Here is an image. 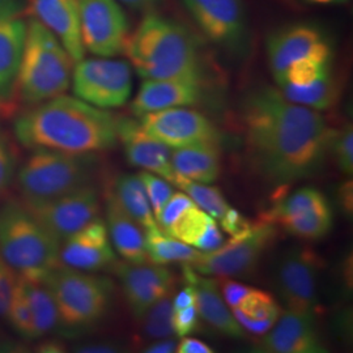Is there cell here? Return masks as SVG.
I'll list each match as a JSON object with an SVG mask.
<instances>
[{"mask_svg":"<svg viewBox=\"0 0 353 353\" xmlns=\"http://www.w3.org/2000/svg\"><path fill=\"white\" fill-rule=\"evenodd\" d=\"M203 34L229 50L243 46L248 21L243 0H182Z\"/></svg>","mask_w":353,"mask_h":353,"instance_id":"obj_13","label":"cell"},{"mask_svg":"<svg viewBox=\"0 0 353 353\" xmlns=\"http://www.w3.org/2000/svg\"><path fill=\"white\" fill-rule=\"evenodd\" d=\"M261 343L263 352L322 353L326 347L316 325V314L285 310Z\"/></svg>","mask_w":353,"mask_h":353,"instance_id":"obj_19","label":"cell"},{"mask_svg":"<svg viewBox=\"0 0 353 353\" xmlns=\"http://www.w3.org/2000/svg\"><path fill=\"white\" fill-rule=\"evenodd\" d=\"M118 3L125 4L128 8L138 12H154L164 0H117Z\"/></svg>","mask_w":353,"mask_h":353,"instance_id":"obj_46","label":"cell"},{"mask_svg":"<svg viewBox=\"0 0 353 353\" xmlns=\"http://www.w3.org/2000/svg\"><path fill=\"white\" fill-rule=\"evenodd\" d=\"M278 88L288 101L316 112H323L332 108L339 97V85L332 75V71L307 85L296 87L284 84L278 85Z\"/></svg>","mask_w":353,"mask_h":353,"instance_id":"obj_31","label":"cell"},{"mask_svg":"<svg viewBox=\"0 0 353 353\" xmlns=\"http://www.w3.org/2000/svg\"><path fill=\"white\" fill-rule=\"evenodd\" d=\"M194 205H196V204L191 201V198L188 194L173 192V195L169 198V201L166 202L164 208L161 210V212L156 219L159 227L161 228L163 230H166L168 228L176 223L181 214H185L189 208Z\"/></svg>","mask_w":353,"mask_h":353,"instance_id":"obj_39","label":"cell"},{"mask_svg":"<svg viewBox=\"0 0 353 353\" xmlns=\"http://www.w3.org/2000/svg\"><path fill=\"white\" fill-rule=\"evenodd\" d=\"M219 223L223 228V230L228 234H230L232 237L245 236L246 233L250 232V229L254 225L249 220H246L237 210H234L232 207H229V210L219 220Z\"/></svg>","mask_w":353,"mask_h":353,"instance_id":"obj_42","label":"cell"},{"mask_svg":"<svg viewBox=\"0 0 353 353\" xmlns=\"http://www.w3.org/2000/svg\"><path fill=\"white\" fill-rule=\"evenodd\" d=\"M26 23L21 17L0 23V113L19 106L17 79L26 45Z\"/></svg>","mask_w":353,"mask_h":353,"instance_id":"obj_22","label":"cell"},{"mask_svg":"<svg viewBox=\"0 0 353 353\" xmlns=\"http://www.w3.org/2000/svg\"><path fill=\"white\" fill-rule=\"evenodd\" d=\"M61 243L24 203L11 201L0 207V258L19 276L42 281L61 265Z\"/></svg>","mask_w":353,"mask_h":353,"instance_id":"obj_4","label":"cell"},{"mask_svg":"<svg viewBox=\"0 0 353 353\" xmlns=\"http://www.w3.org/2000/svg\"><path fill=\"white\" fill-rule=\"evenodd\" d=\"M176 352L178 353H212L214 350L203 343L202 341L183 336L181 341L176 344Z\"/></svg>","mask_w":353,"mask_h":353,"instance_id":"obj_45","label":"cell"},{"mask_svg":"<svg viewBox=\"0 0 353 353\" xmlns=\"http://www.w3.org/2000/svg\"><path fill=\"white\" fill-rule=\"evenodd\" d=\"M13 345L12 343H8V341H4V339H1L0 338V352H11V351H14L13 350Z\"/></svg>","mask_w":353,"mask_h":353,"instance_id":"obj_52","label":"cell"},{"mask_svg":"<svg viewBox=\"0 0 353 353\" xmlns=\"http://www.w3.org/2000/svg\"><path fill=\"white\" fill-rule=\"evenodd\" d=\"M145 250L148 261L156 265L169 263H190L192 262L199 250L176 240L165 233L160 227L144 232Z\"/></svg>","mask_w":353,"mask_h":353,"instance_id":"obj_32","label":"cell"},{"mask_svg":"<svg viewBox=\"0 0 353 353\" xmlns=\"http://www.w3.org/2000/svg\"><path fill=\"white\" fill-rule=\"evenodd\" d=\"M350 0H338V4H344V3H348Z\"/></svg>","mask_w":353,"mask_h":353,"instance_id":"obj_54","label":"cell"},{"mask_svg":"<svg viewBox=\"0 0 353 353\" xmlns=\"http://www.w3.org/2000/svg\"><path fill=\"white\" fill-rule=\"evenodd\" d=\"M275 236L271 223L254 224L242 237H232L212 252H201L188 265L205 276L246 278L250 276L265 249Z\"/></svg>","mask_w":353,"mask_h":353,"instance_id":"obj_8","label":"cell"},{"mask_svg":"<svg viewBox=\"0 0 353 353\" xmlns=\"http://www.w3.org/2000/svg\"><path fill=\"white\" fill-rule=\"evenodd\" d=\"M319 259L310 249H292L278 265L276 287L287 310L316 314Z\"/></svg>","mask_w":353,"mask_h":353,"instance_id":"obj_14","label":"cell"},{"mask_svg":"<svg viewBox=\"0 0 353 353\" xmlns=\"http://www.w3.org/2000/svg\"><path fill=\"white\" fill-rule=\"evenodd\" d=\"M164 232L203 252H212L221 246L224 241L216 220L198 205L181 214L176 223Z\"/></svg>","mask_w":353,"mask_h":353,"instance_id":"obj_27","label":"cell"},{"mask_svg":"<svg viewBox=\"0 0 353 353\" xmlns=\"http://www.w3.org/2000/svg\"><path fill=\"white\" fill-rule=\"evenodd\" d=\"M118 117L77 97L61 94L30 106L13 122L16 140L29 150L85 154L118 144Z\"/></svg>","mask_w":353,"mask_h":353,"instance_id":"obj_2","label":"cell"},{"mask_svg":"<svg viewBox=\"0 0 353 353\" xmlns=\"http://www.w3.org/2000/svg\"><path fill=\"white\" fill-rule=\"evenodd\" d=\"M113 270L121 281L127 305L138 321L153 303L173 292L176 284V276L170 270L152 262L151 265L115 262Z\"/></svg>","mask_w":353,"mask_h":353,"instance_id":"obj_16","label":"cell"},{"mask_svg":"<svg viewBox=\"0 0 353 353\" xmlns=\"http://www.w3.org/2000/svg\"><path fill=\"white\" fill-rule=\"evenodd\" d=\"M278 223L303 240H319L332 227V211L326 196L313 188H303L278 203L268 214V223Z\"/></svg>","mask_w":353,"mask_h":353,"instance_id":"obj_12","label":"cell"},{"mask_svg":"<svg viewBox=\"0 0 353 353\" xmlns=\"http://www.w3.org/2000/svg\"><path fill=\"white\" fill-rule=\"evenodd\" d=\"M199 314L196 310L195 303L190 305L188 307L173 310L172 314V326L179 338L189 336L191 332H194L198 327Z\"/></svg>","mask_w":353,"mask_h":353,"instance_id":"obj_41","label":"cell"},{"mask_svg":"<svg viewBox=\"0 0 353 353\" xmlns=\"http://www.w3.org/2000/svg\"><path fill=\"white\" fill-rule=\"evenodd\" d=\"M170 160L176 174L191 181L211 185L221 173V152L217 141H202L170 152Z\"/></svg>","mask_w":353,"mask_h":353,"instance_id":"obj_26","label":"cell"},{"mask_svg":"<svg viewBox=\"0 0 353 353\" xmlns=\"http://www.w3.org/2000/svg\"><path fill=\"white\" fill-rule=\"evenodd\" d=\"M80 34L84 49L100 58L123 52L128 21L117 0H83L79 4Z\"/></svg>","mask_w":353,"mask_h":353,"instance_id":"obj_10","label":"cell"},{"mask_svg":"<svg viewBox=\"0 0 353 353\" xmlns=\"http://www.w3.org/2000/svg\"><path fill=\"white\" fill-rule=\"evenodd\" d=\"M138 176L144 185L148 201L151 203L153 216H154V219H157V216L164 208L169 198L173 195V192H174L173 188L169 183V181H166L164 178H160L159 176H154L151 172L141 170L140 173H138Z\"/></svg>","mask_w":353,"mask_h":353,"instance_id":"obj_37","label":"cell"},{"mask_svg":"<svg viewBox=\"0 0 353 353\" xmlns=\"http://www.w3.org/2000/svg\"><path fill=\"white\" fill-rule=\"evenodd\" d=\"M26 8L28 0H0V23L21 17Z\"/></svg>","mask_w":353,"mask_h":353,"instance_id":"obj_44","label":"cell"},{"mask_svg":"<svg viewBox=\"0 0 353 353\" xmlns=\"http://www.w3.org/2000/svg\"><path fill=\"white\" fill-rule=\"evenodd\" d=\"M71 81L77 99L100 109L123 106L132 90L130 64L108 58H83L75 63Z\"/></svg>","mask_w":353,"mask_h":353,"instance_id":"obj_9","label":"cell"},{"mask_svg":"<svg viewBox=\"0 0 353 353\" xmlns=\"http://www.w3.org/2000/svg\"><path fill=\"white\" fill-rule=\"evenodd\" d=\"M17 276L12 267L0 258V318L6 319Z\"/></svg>","mask_w":353,"mask_h":353,"instance_id":"obj_40","label":"cell"},{"mask_svg":"<svg viewBox=\"0 0 353 353\" xmlns=\"http://www.w3.org/2000/svg\"><path fill=\"white\" fill-rule=\"evenodd\" d=\"M59 262L65 267L87 272L113 267L117 255L103 220L97 217L62 241Z\"/></svg>","mask_w":353,"mask_h":353,"instance_id":"obj_17","label":"cell"},{"mask_svg":"<svg viewBox=\"0 0 353 353\" xmlns=\"http://www.w3.org/2000/svg\"><path fill=\"white\" fill-rule=\"evenodd\" d=\"M143 130L169 148H179L202 141H220V132L202 113L188 108H172L144 114L139 118Z\"/></svg>","mask_w":353,"mask_h":353,"instance_id":"obj_15","label":"cell"},{"mask_svg":"<svg viewBox=\"0 0 353 353\" xmlns=\"http://www.w3.org/2000/svg\"><path fill=\"white\" fill-rule=\"evenodd\" d=\"M172 183L178 189L182 190L185 194H188L192 202L204 212L211 214L217 221L225 214L230 207L217 188L191 181L189 178L176 173Z\"/></svg>","mask_w":353,"mask_h":353,"instance_id":"obj_33","label":"cell"},{"mask_svg":"<svg viewBox=\"0 0 353 353\" xmlns=\"http://www.w3.org/2000/svg\"><path fill=\"white\" fill-rule=\"evenodd\" d=\"M341 172L347 176L353 173V130L351 125L344 127L341 132L335 131L331 148Z\"/></svg>","mask_w":353,"mask_h":353,"instance_id":"obj_38","label":"cell"},{"mask_svg":"<svg viewBox=\"0 0 353 353\" xmlns=\"http://www.w3.org/2000/svg\"><path fill=\"white\" fill-rule=\"evenodd\" d=\"M232 313L243 330L265 335L278 321L281 309L270 293L252 288Z\"/></svg>","mask_w":353,"mask_h":353,"instance_id":"obj_28","label":"cell"},{"mask_svg":"<svg viewBox=\"0 0 353 353\" xmlns=\"http://www.w3.org/2000/svg\"><path fill=\"white\" fill-rule=\"evenodd\" d=\"M77 352L85 353H106L117 352L118 345L112 343H93V344H85L75 350Z\"/></svg>","mask_w":353,"mask_h":353,"instance_id":"obj_49","label":"cell"},{"mask_svg":"<svg viewBox=\"0 0 353 353\" xmlns=\"http://www.w3.org/2000/svg\"><path fill=\"white\" fill-rule=\"evenodd\" d=\"M32 316V341L42 339L59 326L57 305L43 281L19 276Z\"/></svg>","mask_w":353,"mask_h":353,"instance_id":"obj_29","label":"cell"},{"mask_svg":"<svg viewBox=\"0 0 353 353\" xmlns=\"http://www.w3.org/2000/svg\"><path fill=\"white\" fill-rule=\"evenodd\" d=\"M19 169V152L7 134H0V199L8 192Z\"/></svg>","mask_w":353,"mask_h":353,"instance_id":"obj_36","label":"cell"},{"mask_svg":"<svg viewBox=\"0 0 353 353\" xmlns=\"http://www.w3.org/2000/svg\"><path fill=\"white\" fill-rule=\"evenodd\" d=\"M341 204L347 212H352V183H347L341 190Z\"/></svg>","mask_w":353,"mask_h":353,"instance_id":"obj_51","label":"cell"},{"mask_svg":"<svg viewBox=\"0 0 353 353\" xmlns=\"http://www.w3.org/2000/svg\"><path fill=\"white\" fill-rule=\"evenodd\" d=\"M123 52L144 80L202 83V58L195 38L185 26L163 14L145 13L138 28L127 36Z\"/></svg>","mask_w":353,"mask_h":353,"instance_id":"obj_3","label":"cell"},{"mask_svg":"<svg viewBox=\"0 0 353 353\" xmlns=\"http://www.w3.org/2000/svg\"><path fill=\"white\" fill-rule=\"evenodd\" d=\"M72 67L74 62L59 39L30 17L17 79L19 103L34 106L63 94L71 84Z\"/></svg>","mask_w":353,"mask_h":353,"instance_id":"obj_5","label":"cell"},{"mask_svg":"<svg viewBox=\"0 0 353 353\" xmlns=\"http://www.w3.org/2000/svg\"><path fill=\"white\" fill-rule=\"evenodd\" d=\"M252 290V287L243 285L241 283H237L234 280L227 279L221 283V294L225 300L227 305H229L232 309L239 306L243 297Z\"/></svg>","mask_w":353,"mask_h":353,"instance_id":"obj_43","label":"cell"},{"mask_svg":"<svg viewBox=\"0 0 353 353\" xmlns=\"http://www.w3.org/2000/svg\"><path fill=\"white\" fill-rule=\"evenodd\" d=\"M117 132L130 164L173 182L176 172L168 145L152 138L140 126L139 121L132 118H118Z\"/></svg>","mask_w":353,"mask_h":353,"instance_id":"obj_20","label":"cell"},{"mask_svg":"<svg viewBox=\"0 0 353 353\" xmlns=\"http://www.w3.org/2000/svg\"><path fill=\"white\" fill-rule=\"evenodd\" d=\"M115 201L126 211L144 232L159 227L148 201L144 185L138 174L118 176L110 190Z\"/></svg>","mask_w":353,"mask_h":353,"instance_id":"obj_30","label":"cell"},{"mask_svg":"<svg viewBox=\"0 0 353 353\" xmlns=\"http://www.w3.org/2000/svg\"><path fill=\"white\" fill-rule=\"evenodd\" d=\"M76 3H77V4H80V3H81V1H83V0H75Z\"/></svg>","mask_w":353,"mask_h":353,"instance_id":"obj_55","label":"cell"},{"mask_svg":"<svg viewBox=\"0 0 353 353\" xmlns=\"http://www.w3.org/2000/svg\"><path fill=\"white\" fill-rule=\"evenodd\" d=\"M96 174L97 157L93 153L33 150L19 166L14 185L24 204H37L93 185Z\"/></svg>","mask_w":353,"mask_h":353,"instance_id":"obj_6","label":"cell"},{"mask_svg":"<svg viewBox=\"0 0 353 353\" xmlns=\"http://www.w3.org/2000/svg\"><path fill=\"white\" fill-rule=\"evenodd\" d=\"M202 83L168 79H145L131 103V112L137 118L144 114L172 108H188L202 100Z\"/></svg>","mask_w":353,"mask_h":353,"instance_id":"obj_23","label":"cell"},{"mask_svg":"<svg viewBox=\"0 0 353 353\" xmlns=\"http://www.w3.org/2000/svg\"><path fill=\"white\" fill-rule=\"evenodd\" d=\"M176 343L174 339L164 338V339H156L154 343L150 344L145 350L148 353H172L176 352Z\"/></svg>","mask_w":353,"mask_h":353,"instance_id":"obj_48","label":"cell"},{"mask_svg":"<svg viewBox=\"0 0 353 353\" xmlns=\"http://www.w3.org/2000/svg\"><path fill=\"white\" fill-rule=\"evenodd\" d=\"M37 352L42 353H59L63 352L64 345L61 341L57 339H48V341L41 343L36 350Z\"/></svg>","mask_w":353,"mask_h":353,"instance_id":"obj_50","label":"cell"},{"mask_svg":"<svg viewBox=\"0 0 353 353\" xmlns=\"http://www.w3.org/2000/svg\"><path fill=\"white\" fill-rule=\"evenodd\" d=\"M173 314V292H169L159 301L152 305L140 319L143 322V332L150 339L170 338L174 334L172 326Z\"/></svg>","mask_w":353,"mask_h":353,"instance_id":"obj_34","label":"cell"},{"mask_svg":"<svg viewBox=\"0 0 353 353\" xmlns=\"http://www.w3.org/2000/svg\"><path fill=\"white\" fill-rule=\"evenodd\" d=\"M241 117L249 164L275 186L316 174L335 135L321 112L288 101L272 87L250 92Z\"/></svg>","mask_w":353,"mask_h":353,"instance_id":"obj_1","label":"cell"},{"mask_svg":"<svg viewBox=\"0 0 353 353\" xmlns=\"http://www.w3.org/2000/svg\"><path fill=\"white\" fill-rule=\"evenodd\" d=\"M183 276L186 284L194 288L195 306L199 316L216 331L232 338H242V326L228 309L219 281L196 272L188 263H183Z\"/></svg>","mask_w":353,"mask_h":353,"instance_id":"obj_24","label":"cell"},{"mask_svg":"<svg viewBox=\"0 0 353 353\" xmlns=\"http://www.w3.org/2000/svg\"><path fill=\"white\" fill-rule=\"evenodd\" d=\"M42 281L57 305L59 326L65 330L96 325L110 306L113 284L103 276L61 265Z\"/></svg>","mask_w":353,"mask_h":353,"instance_id":"obj_7","label":"cell"},{"mask_svg":"<svg viewBox=\"0 0 353 353\" xmlns=\"http://www.w3.org/2000/svg\"><path fill=\"white\" fill-rule=\"evenodd\" d=\"M307 3H313V4H322V6H326V4H338V0H306Z\"/></svg>","mask_w":353,"mask_h":353,"instance_id":"obj_53","label":"cell"},{"mask_svg":"<svg viewBox=\"0 0 353 353\" xmlns=\"http://www.w3.org/2000/svg\"><path fill=\"white\" fill-rule=\"evenodd\" d=\"M265 49L270 70L274 79H278L292 64L330 50L331 45L318 26L300 23L275 30L267 38Z\"/></svg>","mask_w":353,"mask_h":353,"instance_id":"obj_18","label":"cell"},{"mask_svg":"<svg viewBox=\"0 0 353 353\" xmlns=\"http://www.w3.org/2000/svg\"><path fill=\"white\" fill-rule=\"evenodd\" d=\"M26 205L38 221L62 242L100 217L101 196L93 183L55 199Z\"/></svg>","mask_w":353,"mask_h":353,"instance_id":"obj_11","label":"cell"},{"mask_svg":"<svg viewBox=\"0 0 353 353\" xmlns=\"http://www.w3.org/2000/svg\"><path fill=\"white\" fill-rule=\"evenodd\" d=\"M106 228L114 250L130 263L148 262L144 229L123 211L109 191L106 195Z\"/></svg>","mask_w":353,"mask_h":353,"instance_id":"obj_25","label":"cell"},{"mask_svg":"<svg viewBox=\"0 0 353 353\" xmlns=\"http://www.w3.org/2000/svg\"><path fill=\"white\" fill-rule=\"evenodd\" d=\"M26 11L55 34L74 63L84 58L79 4L75 0H28Z\"/></svg>","mask_w":353,"mask_h":353,"instance_id":"obj_21","label":"cell"},{"mask_svg":"<svg viewBox=\"0 0 353 353\" xmlns=\"http://www.w3.org/2000/svg\"><path fill=\"white\" fill-rule=\"evenodd\" d=\"M195 303V293L191 285H188L173 296V310H179Z\"/></svg>","mask_w":353,"mask_h":353,"instance_id":"obj_47","label":"cell"},{"mask_svg":"<svg viewBox=\"0 0 353 353\" xmlns=\"http://www.w3.org/2000/svg\"><path fill=\"white\" fill-rule=\"evenodd\" d=\"M6 319L10 322L13 330L26 341H32V316L26 300V292L17 276L12 299L7 310Z\"/></svg>","mask_w":353,"mask_h":353,"instance_id":"obj_35","label":"cell"}]
</instances>
